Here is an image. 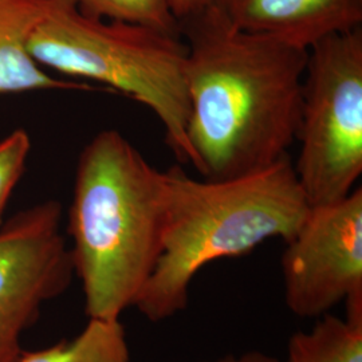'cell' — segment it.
<instances>
[{
    "label": "cell",
    "instance_id": "6",
    "mask_svg": "<svg viewBox=\"0 0 362 362\" xmlns=\"http://www.w3.org/2000/svg\"><path fill=\"white\" fill-rule=\"evenodd\" d=\"M281 272L287 309L321 318L341 303L362 310V189L342 200L309 208L285 242Z\"/></svg>",
    "mask_w": 362,
    "mask_h": 362
},
{
    "label": "cell",
    "instance_id": "9",
    "mask_svg": "<svg viewBox=\"0 0 362 362\" xmlns=\"http://www.w3.org/2000/svg\"><path fill=\"white\" fill-rule=\"evenodd\" d=\"M52 3V0H0V95L95 90L88 82L54 77L28 50V39L49 13Z\"/></svg>",
    "mask_w": 362,
    "mask_h": 362
},
{
    "label": "cell",
    "instance_id": "11",
    "mask_svg": "<svg viewBox=\"0 0 362 362\" xmlns=\"http://www.w3.org/2000/svg\"><path fill=\"white\" fill-rule=\"evenodd\" d=\"M16 362H132V356L121 320H89L77 336L23 350Z\"/></svg>",
    "mask_w": 362,
    "mask_h": 362
},
{
    "label": "cell",
    "instance_id": "10",
    "mask_svg": "<svg viewBox=\"0 0 362 362\" xmlns=\"http://www.w3.org/2000/svg\"><path fill=\"white\" fill-rule=\"evenodd\" d=\"M286 362H362V315L318 318L290 337Z\"/></svg>",
    "mask_w": 362,
    "mask_h": 362
},
{
    "label": "cell",
    "instance_id": "14",
    "mask_svg": "<svg viewBox=\"0 0 362 362\" xmlns=\"http://www.w3.org/2000/svg\"><path fill=\"white\" fill-rule=\"evenodd\" d=\"M211 0H169L170 10L179 23L206 8Z\"/></svg>",
    "mask_w": 362,
    "mask_h": 362
},
{
    "label": "cell",
    "instance_id": "12",
    "mask_svg": "<svg viewBox=\"0 0 362 362\" xmlns=\"http://www.w3.org/2000/svg\"><path fill=\"white\" fill-rule=\"evenodd\" d=\"M85 15L118 21L181 34L180 23L170 10L169 0H73Z\"/></svg>",
    "mask_w": 362,
    "mask_h": 362
},
{
    "label": "cell",
    "instance_id": "8",
    "mask_svg": "<svg viewBox=\"0 0 362 362\" xmlns=\"http://www.w3.org/2000/svg\"><path fill=\"white\" fill-rule=\"evenodd\" d=\"M233 26L310 49L362 25V0H211Z\"/></svg>",
    "mask_w": 362,
    "mask_h": 362
},
{
    "label": "cell",
    "instance_id": "1",
    "mask_svg": "<svg viewBox=\"0 0 362 362\" xmlns=\"http://www.w3.org/2000/svg\"><path fill=\"white\" fill-rule=\"evenodd\" d=\"M187 136L203 179L269 168L297 140L309 50L245 33L208 4L180 22Z\"/></svg>",
    "mask_w": 362,
    "mask_h": 362
},
{
    "label": "cell",
    "instance_id": "4",
    "mask_svg": "<svg viewBox=\"0 0 362 362\" xmlns=\"http://www.w3.org/2000/svg\"><path fill=\"white\" fill-rule=\"evenodd\" d=\"M181 34L81 13L73 0H52L28 39L33 58L73 81L98 82L145 105L181 163L194 164L187 136V45Z\"/></svg>",
    "mask_w": 362,
    "mask_h": 362
},
{
    "label": "cell",
    "instance_id": "5",
    "mask_svg": "<svg viewBox=\"0 0 362 362\" xmlns=\"http://www.w3.org/2000/svg\"><path fill=\"white\" fill-rule=\"evenodd\" d=\"M294 170L310 207L357 188L362 173V27L309 49Z\"/></svg>",
    "mask_w": 362,
    "mask_h": 362
},
{
    "label": "cell",
    "instance_id": "15",
    "mask_svg": "<svg viewBox=\"0 0 362 362\" xmlns=\"http://www.w3.org/2000/svg\"><path fill=\"white\" fill-rule=\"evenodd\" d=\"M202 362H281L272 354L262 350H247L240 354H226L215 360Z\"/></svg>",
    "mask_w": 362,
    "mask_h": 362
},
{
    "label": "cell",
    "instance_id": "13",
    "mask_svg": "<svg viewBox=\"0 0 362 362\" xmlns=\"http://www.w3.org/2000/svg\"><path fill=\"white\" fill-rule=\"evenodd\" d=\"M31 139L26 130L15 129L0 141V224L8 200L26 169Z\"/></svg>",
    "mask_w": 362,
    "mask_h": 362
},
{
    "label": "cell",
    "instance_id": "3",
    "mask_svg": "<svg viewBox=\"0 0 362 362\" xmlns=\"http://www.w3.org/2000/svg\"><path fill=\"white\" fill-rule=\"evenodd\" d=\"M165 172L163 248L133 308L164 322L188 308L196 275L220 259L246 255L270 239L287 242L309 212L287 156L272 167L226 180Z\"/></svg>",
    "mask_w": 362,
    "mask_h": 362
},
{
    "label": "cell",
    "instance_id": "2",
    "mask_svg": "<svg viewBox=\"0 0 362 362\" xmlns=\"http://www.w3.org/2000/svg\"><path fill=\"white\" fill-rule=\"evenodd\" d=\"M165 172L118 130L97 133L78 157L70 254L89 320H121L163 248Z\"/></svg>",
    "mask_w": 362,
    "mask_h": 362
},
{
    "label": "cell",
    "instance_id": "7",
    "mask_svg": "<svg viewBox=\"0 0 362 362\" xmlns=\"http://www.w3.org/2000/svg\"><path fill=\"white\" fill-rule=\"evenodd\" d=\"M62 206L40 202L0 224V362H16L43 306L76 278L61 230Z\"/></svg>",
    "mask_w": 362,
    "mask_h": 362
}]
</instances>
